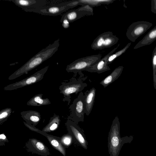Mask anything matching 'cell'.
I'll use <instances>...</instances> for the list:
<instances>
[{
    "label": "cell",
    "mask_w": 156,
    "mask_h": 156,
    "mask_svg": "<svg viewBox=\"0 0 156 156\" xmlns=\"http://www.w3.org/2000/svg\"><path fill=\"white\" fill-rule=\"evenodd\" d=\"M151 10L153 13L156 14V0H151Z\"/></svg>",
    "instance_id": "83f0119b"
},
{
    "label": "cell",
    "mask_w": 156,
    "mask_h": 156,
    "mask_svg": "<svg viewBox=\"0 0 156 156\" xmlns=\"http://www.w3.org/2000/svg\"><path fill=\"white\" fill-rule=\"evenodd\" d=\"M70 8L66 2L52 4L35 9H22L27 12H34L42 15L57 16L61 14Z\"/></svg>",
    "instance_id": "8992f818"
},
{
    "label": "cell",
    "mask_w": 156,
    "mask_h": 156,
    "mask_svg": "<svg viewBox=\"0 0 156 156\" xmlns=\"http://www.w3.org/2000/svg\"><path fill=\"white\" fill-rule=\"evenodd\" d=\"M96 89L92 87L89 90H87L84 93L85 98V112L88 116L91 112L93 106L96 95Z\"/></svg>",
    "instance_id": "5bb4252c"
},
{
    "label": "cell",
    "mask_w": 156,
    "mask_h": 156,
    "mask_svg": "<svg viewBox=\"0 0 156 156\" xmlns=\"http://www.w3.org/2000/svg\"><path fill=\"white\" fill-rule=\"evenodd\" d=\"M78 73L79 76L76 77L77 73L75 74L69 82L62 83L59 87L60 93L63 95V101H67L68 105H69L71 101V94L73 93L77 94L87 85L84 82L87 77L85 76L82 72Z\"/></svg>",
    "instance_id": "3957f363"
},
{
    "label": "cell",
    "mask_w": 156,
    "mask_h": 156,
    "mask_svg": "<svg viewBox=\"0 0 156 156\" xmlns=\"http://www.w3.org/2000/svg\"><path fill=\"white\" fill-rule=\"evenodd\" d=\"M12 112L11 108H6L2 110L0 113V124L2 125L7 119Z\"/></svg>",
    "instance_id": "484cf974"
},
{
    "label": "cell",
    "mask_w": 156,
    "mask_h": 156,
    "mask_svg": "<svg viewBox=\"0 0 156 156\" xmlns=\"http://www.w3.org/2000/svg\"><path fill=\"white\" fill-rule=\"evenodd\" d=\"M59 45V39L55 40L42 49L29 59L20 68L10 76L9 80L15 79L24 74H27L44 62L51 57L58 50Z\"/></svg>",
    "instance_id": "6da1fadb"
},
{
    "label": "cell",
    "mask_w": 156,
    "mask_h": 156,
    "mask_svg": "<svg viewBox=\"0 0 156 156\" xmlns=\"http://www.w3.org/2000/svg\"><path fill=\"white\" fill-rule=\"evenodd\" d=\"M60 122L59 116L58 115H54L51 118L48 124L43 128L42 131L46 133L54 131L58 128Z\"/></svg>",
    "instance_id": "44dd1931"
},
{
    "label": "cell",
    "mask_w": 156,
    "mask_h": 156,
    "mask_svg": "<svg viewBox=\"0 0 156 156\" xmlns=\"http://www.w3.org/2000/svg\"><path fill=\"white\" fill-rule=\"evenodd\" d=\"M21 115L27 123L34 126L38 124L41 119L40 113L34 111H23Z\"/></svg>",
    "instance_id": "9a60e30c"
},
{
    "label": "cell",
    "mask_w": 156,
    "mask_h": 156,
    "mask_svg": "<svg viewBox=\"0 0 156 156\" xmlns=\"http://www.w3.org/2000/svg\"><path fill=\"white\" fill-rule=\"evenodd\" d=\"M40 133L46 137L50 144L54 149L59 151L64 156H66V148L59 141L60 137L48 134L42 131H41Z\"/></svg>",
    "instance_id": "2e32d148"
},
{
    "label": "cell",
    "mask_w": 156,
    "mask_h": 156,
    "mask_svg": "<svg viewBox=\"0 0 156 156\" xmlns=\"http://www.w3.org/2000/svg\"><path fill=\"white\" fill-rule=\"evenodd\" d=\"M24 148L28 152L42 156L51 154L47 147L40 140L35 138H30L26 143Z\"/></svg>",
    "instance_id": "30bf717a"
},
{
    "label": "cell",
    "mask_w": 156,
    "mask_h": 156,
    "mask_svg": "<svg viewBox=\"0 0 156 156\" xmlns=\"http://www.w3.org/2000/svg\"><path fill=\"white\" fill-rule=\"evenodd\" d=\"M123 69L122 66H119L116 68L108 76L103 79L100 83L104 88L116 80L121 75Z\"/></svg>",
    "instance_id": "ac0fdd59"
},
{
    "label": "cell",
    "mask_w": 156,
    "mask_h": 156,
    "mask_svg": "<svg viewBox=\"0 0 156 156\" xmlns=\"http://www.w3.org/2000/svg\"><path fill=\"white\" fill-rule=\"evenodd\" d=\"M93 15L92 7L86 5L65 13L62 16L60 22H61L64 19H66L69 23L73 22L85 15Z\"/></svg>",
    "instance_id": "8fae6325"
},
{
    "label": "cell",
    "mask_w": 156,
    "mask_h": 156,
    "mask_svg": "<svg viewBox=\"0 0 156 156\" xmlns=\"http://www.w3.org/2000/svg\"><path fill=\"white\" fill-rule=\"evenodd\" d=\"M131 43H128L121 50L116 52L114 54L111 55L107 60V64L111 63L117 57L120 56L124 53L130 45Z\"/></svg>",
    "instance_id": "cb8c5ba5"
},
{
    "label": "cell",
    "mask_w": 156,
    "mask_h": 156,
    "mask_svg": "<svg viewBox=\"0 0 156 156\" xmlns=\"http://www.w3.org/2000/svg\"><path fill=\"white\" fill-rule=\"evenodd\" d=\"M119 40L118 38L114 35L112 33L105 38L103 44V48H110L112 46L116 44Z\"/></svg>",
    "instance_id": "603a6c76"
},
{
    "label": "cell",
    "mask_w": 156,
    "mask_h": 156,
    "mask_svg": "<svg viewBox=\"0 0 156 156\" xmlns=\"http://www.w3.org/2000/svg\"><path fill=\"white\" fill-rule=\"evenodd\" d=\"M68 133L71 135L75 141L83 148L87 149L88 143L83 131L78 124L69 119H67L65 123Z\"/></svg>",
    "instance_id": "9c48e42d"
},
{
    "label": "cell",
    "mask_w": 156,
    "mask_h": 156,
    "mask_svg": "<svg viewBox=\"0 0 156 156\" xmlns=\"http://www.w3.org/2000/svg\"><path fill=\"white\" fill-rule=\"evenodd\" d=\"M79 5L82 6L88 5L93 7L102 4L108 5L115 0H79Z\"/></svg>",
    "instance_id": "7402d4cb"
},
{
    "label": "cell",
    "mask_w": 156,
    "mask_h": 156,
    "mask_svg": "<svg viewBox=\"0 0 156 156\" xmlns=\"http://www.w3.org/2000/svg\"><path fill=\"white\" fill-rule=\"evenodd\" d=\"M133 139V136L121 137L120 133V122L117 116L112 121L108 136V148L110 156H119L123 145L130 143Z\"/></svg>",
    "instance_id": "7a4b0ae2"
},
{
    "label": "cell",
    "mask_w": 156,
    "mask_h": 156,
    "mask_svg": "<svg viewBox=\"0 0 156 156\" xmlns=\"http://www.w3.org/2000/svg\"><path fill=\"white\" fill-rule=\"evenodd\" d=\"M100 54L93 55L78 58L68 65L66 70L75 74L85 71L87 68L95 64L101 59Z\"/></svg>",
    "instance_id": "277c9868"
},
{
    "label": "cell",
    "mask_w": 156,
    "mask_h": 156,
    "mask_svg": "<svg viewBox=\"0 0 156 156\" xmlns=\"http://www.w3.org/2000/svg\"><path fill=\"white\" fill-rule=\"evenodd\" d=\"M120 44L112 50L101 59L98 62L93 66L87 68L85 71L90 73H101L110 70V68L107 64V60L111 55L113 54L119 47Z\"/></svg>",
    "instance_id": "7c38bea8"
},
{
    "label": "cell",
    "mask_w": 156,
    "mask_h": 156,
    "mask_svg": "<svg viewBox=\"0 0 156 156\" xmlns=\"http://www.w3.org/2000/svg\"><path fill=\"white\" fill-rule=\"evenodd\" d=\"M112 32H105L99 35L93 41L91 45L92 49L94 50L103 49V44L105 38L110 35Z\"/></svg>",
    "instance_id": "ffe728a7"
},
{
    "label": "cell",
    "mask_w": 156,
    "mask_h": 156,
    "mask_svg": "<svg viewBox=\"0 0 156 156\" xmlns=\"http://www.w3.org/2000/svg\"><path fill=\"white\" fill-rule=\"evenodd\" d=\"M152 26V23L146 21L133 23L127 29L126 36L131 41L135 42L138 37L146 32Z\"/></svg>",
    "instance_id": "ba28073f"
},
{
    "label": "cell",
    "mask_w": 156,
    "mask_h": 156,
    "mask_svg": "<svg viewBox=\"0 0 156 156\" xmlns=\"http://www.w3.org/2000/svg\"><path fill=\"white\" fill-rule=\"evenodd\" d=\"M42 94H38L31 98L27 103V105L32 106H40L51 104L49 99L42 98Z\"/></svg>",
    "instance_id": "d6986e66"
},
{
    "label": "cell",
    "mask_w": 156,
    "mask_h": 156,
    "mask_svg": "<svg viewBox=\"0 0 156 156\" xmlns=\"http://www.w3.org/2000/svg\"><path fill=\"white\" fill-rule=\"evenodd\" d=\"M156 40V26L150 31L134 47L136 49L151 44Z\"/></svg>",
    "instance_id": "e0dca14e"
},
{
    "label": "cell",
    "mask_w": 156,
    "mask_h": 156,
    "mask_svg": "<svg viewBox=\"0 0 156 156\" xmlns=\"http://www.w3.org/2000/svg\"><path fill=\"white\" fill-rule=\"evenodd\" d=\"M9 142L7 137L4 133H2L0 135V146L5 145V143Z\"/></svg>",
    "instance_id": "4316f807"
},
{
    "label": "cell",
    "mask_w": 156,
    "mask_h": 156,
    "mask_svg": "<svg viewBox=\"0 0 156 156\" xmlns=\"http://www.w3.org/2000/svg\"><path fill=\"white\" fill-rule=\"evenodd\" d=\"M84 94L80 92L77 98L74 100L69 106L70 114L67 119H69L78 124L79 122L84 121L85 112Z\"/></svg>",
    "instance_id": "5b68a950"
},
{
    "label": "cell",
    "mask_w": 156,
    "mask_h": 156,
    "mask_svg": "<svg viewBox=\"0 0 156 156\" xmlns=\"http://www.w3.org/2000/svg\"><path fill=\"white\" fill-rule=\"evenodd\" d=\"M16 5L22 9H35L47 5L49 1L46 0H11Z\"/></svg>",
    "instance_id": "4fadbf2b"
},
{
    "label": "cell",
    "mask_w": 156,
    "mask_h": 156,
    "mask_svg": "<svg viewBox=\"0 0 156 156\" xmlns=\"http://www.w3.org/2000/svg\"><path fill=\"white\" fill-rule=\"evenodd\" d=\"M49 67V66H46L28 77L8 85L4 89L5 90H13L39 82L43 79Z\"/></svg>",
    "instance_id": "52a82bcc"
},
{
    "label": "cell",
    "mask_w": 156,
    "mask_h": 156,
    "mask_svg": "<svg viewBox=\"0 0 156 156\" xmlns=\"http://www.w3.org/2000/svg\"><path fill=\"white\" fill-rule=\"evenodd\" d=\"M73 139L72 136L68 133L60 137L59 140L63 146L66 148L69 147L72 144Z\"/></svg>",
    "instance_id": "d4e9b609"
},
{
    "label": "cell",
    "mask_w": 156,
    "mask_h": 156,
    "mask_svg": "<svg viewBox=\"0 0 156 156\" xmlns=\"http://www.w3.org/2000/svg\"><path fill=\"white\" fill-rule=\"evenodd\" d=\"M63 27L65 28H67L69 27V22L66 19H64L61 22Z\"/></svg>",
    "instance_id": "f1b7e54d"
}]
</instances>
